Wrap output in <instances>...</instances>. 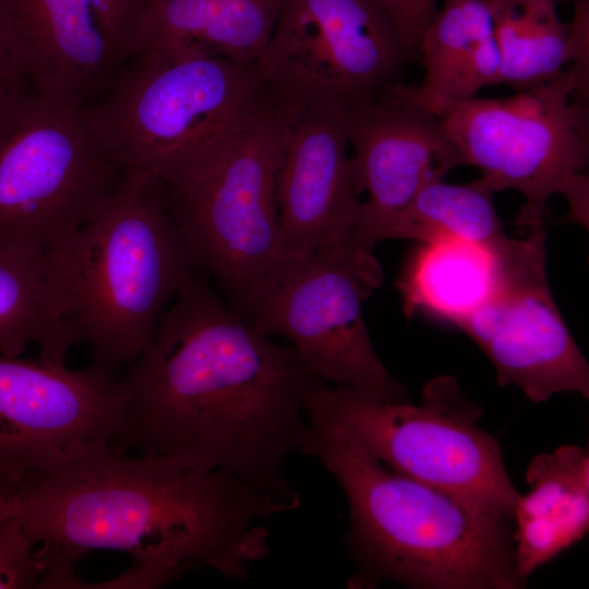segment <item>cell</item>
<instances>
[{"mask_svg": "<svg viewBox=\"0 0 589 589\" xmlns=\"http://www.w3.org/2000/svg\"><path fill=\"white\" fill-rule=\"evenodd\" d=\"M121 382L116 449L225 470L300 506L284 464L301 453L305 400L324 382L294 347L244 321L203 273L183 285Z\"/></svg>", "mask_w": 589, "mask_h": 589, "instance_id": "cell-1", "label": "cell"}, {"mask_svg": "<svg viewBox=\"0 0 589 589\" xmlns=\"http://www.w3.org/2000/svg\"><path fill=\"white\" fill-rule=\"evenodd\" d=\"M13 508L45 564L40 588H71L83 555L119 551L131 567L96 588L152 589L197 567L247 578L271 552L262 521L297 507L225 470L93 442L32 473Z\"/></svg>", "mask_w": 589, "mask_h": 589, "instance_id": "cell-2", "label": "cell"}, {"mask_svg": "<svg viewBox=\"0 0 589 589\" xmlns=\"http://www.w3.org/2000/svg\"><path fill=\"white\" fill-rule=\"evenodd\" d=\"M308 417L301 453L336 479L349 508L347 587L517 589L512 519L402 474L332 421Z\"/></svg>", "mask_w": 589, "mask_h": 589, "instance_id": "cell-3", "label": "cell"}, {"mask_svg": "<svg viewBox=\"0 0 589 589\" xmlns=\"http://www.w3.org/2000/svg\"><path fill=\"white\" fill-rule=\"evenodd\" d=\"M52 297L92 363L131 364L159 318L197 272L168 206L160 178L129 171L111 200L45 253Z\"/></svg>", "mask_w": 589, "mask_h": 589, "instance_id": "cell-4", "label": "cell"}, {"mask_svg": "<svg viewBox=\"0 0 589 589\" xmlns=\"http://www.w3.org/2000/svg\"><path fill=\"white\" fill-rule=\"evenodd\" d=\"M288 111L271 94L238 128L159 177L196 271L235 311L280 259L277 183Z\"/></svg>", "mask_w": 589, "mask_h": 589, "instance_id": "cell-5", "label": "cell"}, {"mask_svg": "<svg viewBox=\"0 0 589 589\" xmlns=\"http://www.w3.org/2000/svg\"><path fill=\"white\" fill-rule=\"evenodd\" d=\"M589 68L570 65L557 79L501 98L472 97L447 108L444 130L462 165L477 167L493 193L525 199L515 227L545 231L548 202L562 195L567 220L589 225Z\"/></svg>", "mask_w": 589, "mask_h": 589, "instance_id": "cell-6", "label": "cell"}, {"mask_svg": "<svg viewBox=\"0 0 589 589\" xmlns=\"http://www.w3.org/2000/svg\"><path fill=\"white\" fill-rule=\"evenodd\" d=\"M84 106L87 122L125 172L161 177L249 119L271 96L256 61L200 52L136 53Z\"/></svg>", "mask_w": 589, "mask_h": 589, "instance_id": "cell-7", "label": "cell"}, {"mask_svg": "<svg viewBox=\"0 0 589 589\" xmlns=\"http://www.w3.org/2000/svg\"><path fill=\"white\" fill-rule=\"evenodd\" d=\"M305 413L339 425L393 470L512 519L520 493L497 441L478 425L482 408L454 377L429 381L419 405L323 383L308 395Z\"/></svg>", "mask_w": 589, "mask_h": 589, "instance_id": "cell-8", "label": "cell"}, {"mask_svg": "<svg viewBox=\"0 0 589 589\" xmlns=\"http://www.w3.org/2000/svg\"><path fill=\"white\" fill-rule=\"evenodd\" d=\"M125 175L84 106L23 85L0 108V250L45 254L99 213Z\"/></svg>", "mask_w": 589, "mask_h": 589, "instance_id": "cell-9", "label": "cell"}, {"mask_svg": "<svg viewBox=\"0 0 589 589\" xmlns=\"http://www.w3.org/2000/svg\"><path fill=\"white\" fill-rule=\"evenodd\" d=\"M384 280L373 251L356 244L279 259L245 293L237 312L255 330L281 337L325 384L409 399L368 332L363 305Z\"/></svg>", "mask_w": 589, "mask_h": 589, "instance_id": "cell-10", "label": "cell"}, {"mask_svg": "<svg viewBox=\"0 0 589 589\" xmlns=\"http://www.w3.org/2000/svg\"><path fill=\"white\" fill-rule=\"evenodd\" d=\"M411 55L373 0H285L256 62L284 103L346 111L394 82Z\"/></svg>", "mask_w": 589, "mask_h": 589, "instance_id": "cell-11", "label": "cell"}, {"mask_svg": "<svg viewBox=\"0 0 589 589\" xmlns=\"http://www.w3.org/2000/svg\"><path fill=\"white\" fill-rule=\"evenodd\" d=\"M505 259L495 294L458 326L489 359L497 384L544 402L560 393L589 397V364L548 283L545 231L525 236Z\"/></svg>", "mask_w": 589, "mask_h": 589, "instance_id": "cell-12", "label": "cell"}, {"mask_svg": "<svg viewBox=\"0 0 589 589\" xmlns=\"http://www.w3.org/2000/svg\"><path fill=\"white\" fill-rule=\"evenodd\" d=\"M127 393L112 371L0 354V462L29 477L67 449L113 444Z\"/></svg>", "mask_w": 589, "mask_h": 589, "instance_id": "cell-13", "label": "cell"}, {"mask_svg": "<svg viewBox=\"0 0 589 589\" xmlns=\"http://www.w3.org/2000/svg\"><path fill=\"white\" fill-rule=\"evenodd\" d=\"M350 168L362 201L353 241L407 207L428 184L444 180L461 158L441 118L417 100L412 85L392 82L345 111Z\"/></svg>", "mask_w": 589, "mask_h": 589, "instance_id": "cell-14", "label": "cell"}, {"mask_svg": "<svg viewBox=\"0 0 589 589\" xmlns=\"http://www.w3.org/2000/svg\"><path fill=\"white\" fill-rule=\"evenodd\" d=\"M348 147L345 110L289 105L277 183L280 259L356 244L362 201Z\"/></svg>", "mask_w": 589, "mask_h": 589, "instance_id": "cell-15", "label": "cell"}, {"mask_svg": "<svg viewBox=\"0 0 589 589\" xmlns=\"http://www.w3.org/2000/svg\"><path fill=\"white\" fill-rule=\"evenodd\" d=\"M0 43L33 91L81 106L123 64L91 0H0Z\"/></svg>", "mask_w": 589, "mask_h": 589, "instance_id": "cell-16", "label": "cell"}, {"mask_svg": "<svg viewBox=\"0 0 589 589\" xmlns=\"http://www.w3.org/2000/svg\"><path fill=\"white\" fill-rule=\"evenodd\" d=\"M529 490L512 515L515 574L520 587L539 567L584 539L589 529V454L565 444L536 455Z\"/></svg>", "mask_w": 589, "mask_h": 589, "instance_id": "cell-17", "label": "cell"}, {"mask_svg": "<svg viewBox=\"0 0 589 589\" xmlns=\"http://www.w3.org/2000/svg\"><path fill=\"white\" fill-rule=\"evenodd\" d=\"M285 0H146L132 56L200 52L257 61Z\"/></svg>", "mask_w": 589, "mask_h": 589, "instance_id": "cell-18", "label": "cell"}, {"mask_svg": "<svg viewBox=\"0 0 589 589\" xmlns=\"http://www.w3.org/2000/svg\"><path fill=\"white\" fill-rule=\"evenodd\" d=\"M416 53L423 76L412 93L438 117L483 87L498 84L501 56L488 0H441Z\"/></svg>", "mask_w": 589, "mask_h": 589, "instance_id": "cell-19", "label": "cell"}, {"mask_svg": "<svg viewBox=\"0 0 589 589\" xmlns=\"http://www.w3.org/2000/svg\"><path fill=\"white\" fill-rule=\"evenodd\" d=\"M501 56L498 84L522 92L589 68V2L576 0L565 23L554 0H488Z\"/></svg>", "mask_w": 589, "mask_h": 589, "instance_id": "cell-20", "label": "cell"}, {"mask_svg": "<svg viewBox=\"0 0 589 589\" xmlns=\"http://www.w3.org/2000/svg\"><path fill=\"white\" fill-rule=\"evenodd\" d=\"M504 272V255L488 247L456 238L422 242L396 283L402 312L458 327L495 294Z\"/></svg>", "mask_w": 589, "mask_h": 589, "instance_id": "cell-21", "label": "cell"}, {"mask_svg": "<svg viewBox=\"0 0 589 589\" xmlns=\"http://www.w3.org/2000/svg\"><path fill=\"white\" fill-rule=\"evenodd\" d=\"M493 195L480 179L461 184L432 182L401 212L372 229L361 245L373 251L377 242L389 239L422 243L456 238L507 254L520 239L509 237L504 230Z\"/></svg>", "mask_w": 589, "mask_h": 589, "instance_id": "cell-22", "label": "cell"}, {"mask_svg": "<svg viewBox=\"0 0 589 589\" xmlns=\"http://www.w3.org/2000/svg\"><path fill=\"white\" fill-rule=\"evenodd\" d=\"M77 344L52 297L45 254L0 250V354L36 345L38 358L65 363Z\"/></svg>", "mask_w": 589, "mask_h": 589, "instance_id": "cell-23", "label": "cell"}, {"mask_svg": "<svg viewBox=\"0 0 589 589\" xmlns=\"http://www.w3.org/2000/svg\"><path fill=\"white\" fill-rule=\"evenodd\" d=\"M45 572L36 542L12 508L0 517V589L39 588Z\"/></svg>", "mask_w": 589, "mask_h": 589, "instance_id": "cell-24", "label": "cell"}, {"mask_svg": "<svg viewBox=\"0 0 589 589\" xmlns=\"http://www.w3.org/2000/svg\"><path fill=\"white\" fill-rule=\"evenodd\" d=\"M98 22L120 61L132 56L135 31L146 0H91Z\"/></svg>", "mask_w": 589, "mask_h": 589, "instance_id": "cell-25", "label": "cell"}, {"mask_svg": "<svg viewBox=\"0 0 589 589\" xmlns=\"http://www.w3.org/2000/svg\"><path fill=\"white\" fill-rule=\"evenodd\" d=\"M387 15L412 53L425 27L438 11L441 0H373Z\"/></svg>", "mask_w": 589, "mask_h": 589, "instance_id": "cell-26", "label": "cell"}, {"mask_svg": "<svg viewBox=\"0 0 589 589\" xmlns=\"http://www.w3.org/2000/svg\"><path fill=\"white\" fill-rule=\"evenodd\" d=\"M26 82L0 43V108Z\"/></svg>", "mask_w": 589, "mask_h": 589, "instance_id": "cell-27", "label": "cell"}, {"mask_svg": "<svg viewBox=\"0 0 589 589\" xmlns=\"http://www.w3.org/2000/svg\"><path fill=\"white\" fill-rule=\"evenodd\" d=\"M26 479L24 474L0 462V493H16Z\"/></svg>", "mask_w": 589, "mask_h": 589, "instance_id": "cell-28", "label": "cell"}, {"mask_svg": "<svg viewBox=\"0 0 589 589\" xmlns=\"http://www.w3.org/2000/svg\"><path fill=\"white\" fill-rule=\"evenodd\" d=\"M15 494L0 493V517L13 508Z\"/></svg>", "mask_w": 589, "mask_h": 589, "instance_id": "cell-29", "label": "cell"}, {"mask_svg": "<svg viewBox=\"0 0 589 589\" xmlns=\"http://www.w3.org/2000/svg\"><path fill=\"white\" fill-rule=\"evenodd\" d=\"M556 3L561 1H569V0H554Z\"/></svg>", "mask_w": 589, "mask_h": 589, "instance_id": "cell-30", "label": "cell"}]
</instances>
